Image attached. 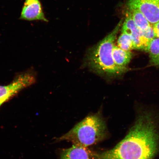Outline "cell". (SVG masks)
<instances>
[{
	"label": "cell",
	"instance_id": "cell-1",
	"mask_svg": "<svg viewBox=\"0 0 159 159\" xmlns=\"http://www.w3.org/2000/svg\"><path fill=\"white\" fill-rule=\"evenodd\" d=\"M159 134L153 117L140 115L128 135L111 150L93 152V159H152L158 150Z\"/></svg>",
	"mask_w": 159,
	"mask_h": 159
},
{
	"label": "cell",
	"instance_id": "cell-2",
	"mask_svg": "<svg viewBox=\"0 0 159 159\" xmlns=\"http://www.w3.org/2000/svg\"><path fill=\"white\" fill-rule=\"evenodd\" d=\"M107 134L106 123L97 113L87 117L58 139L87 148L102 140Z\"/></svg>",
	"mask_w": 159,
	"mask_h": 159
},
{
	"label": "cell",
	"instance_id": "cell-3",
	"mask_svg": "<svg viewBox=\"0 0 159 159\" xmlns=\"http://www.w3.org/2000/svg\"><path fill=\"white\" fill-rule=\"evenodd\" d=\"M121 20L115 28L89 52V64L91 69L101 74L116 75L122 73L115 65L112 57L113 48L117 35L122 26Z\"/></svg>",
	"mask_w": 159,
	"mask_h": 159
},
{
	"label": "cell",
	"instance_id": "cell-4",
	"mask_svg": "<svg viewBox=\"0 0 159 159\" xmlns=\"http://www.w3.org/2000/svg\"><path fill=\"white\" fill-rule=\"evenodd\" d=\"M35 74L29 71L17 75L8 85L0 86V107L19 91L34 84Z\"/></svg>",
	"mask_w": 159,
	"mask_h": 159
},
{
	"label": "cell",
	"instance_id": "cell-5",
	"mask_svg": "<svg viewBox=\"0 0 159 159\" xmlns=\"http://www.w3.org/2000/svg\"><path fill=\"white\" fill-rule=\"evenodd\" d=\"M129 9L139 10L151 25L159 22V0H129Z\"/></svg>",
	"mask_w": 159,
	"mask_h": 159
},
{
	"label": "cell",
	"instance_id": "cell-6",
	"mask_svg": "<svg viewBox=\"0 0 159 159\" xmlns=\"http://www.w3.org/2000/svg\"><path fill=\"white\" fill-rule=\"evenodd\" d=\"M20 19L27 21H48L45 16L39 0H26Z\"/></svg>",
	"mask_w": 159,
	"mask_h": 159
},
{
	"label": "cell",
	"instance_id": "cell-7",
	"mask_svg": "<svg viewBox=\"0 0 159 159\" xmlns=\"http://www.w3.org/2000/svg\"><path fill=\"white\" fill-rule=\"evenodd\" d=\"M122 32L130 36L134 43V49H143L142 31L138 28L129 13L122 25Z\"/></svg>",
	"mask_w": 159,
	"mask_h": 159
},
{
	"label": "cell",
	"instance_id": "cell-8",
	"mask_svg": "<svg viewBox=\"0 0 159 159\" xmlns=\"http://www.w3.org/2000/svg\"><path fill=\"white\" fill-rule=\"evenodd\" d=\"M93 153L87 148L74 144L62 151L61 159H93Z\"/></svg>",
	"mask_w": 159,
	"mask_h": 159
},
{
	"label": "cell",
	"instance_id": "cell-9",
	"mask_svg": "<svg viewBox=\"0 0 159 159\" xmlns=\"http://www.w3.org/2000/svg\"><path fill=\"white\" fill-rule=\"evenodd\" d=\"M130 51L124 50L116 45L114 46L112 51V57L117 67L123 72L132 58Z\"/></svg>",
	"mask_w": 159,
	"mask_h": 159
},
{
	"label": "cell",
	"instance_id": "cell-10",
	"mask_svg": "<svg viewBox=\"0 0 159 159\" xmlns=\"http://www.w3.org/2000/svg\"><path fill=\"white\" fill-rule=\"evenodd\" d=\"M130 9V13L133 20L141 31L146 30L152 25L139 10L134 9Z\"/></svg>",
	"mask_w": 159,
	"mask_h": 159
},
{
	"label": "cell",
	"instance_id": "cell-11",
	"mask_svg": "<svg viewBox=\"0 0 159 159\" xmlns=\"http://www.w3.org/2000/svg\"><path fill=\"white\" fill-rule=\"evenodd\" d=\"M146 51L149 53L151 62L153 64L159 66V38L152 40Z\"/></svg>",
	"mask_w": 159,
	"mask_h": 159
},
{
	"label": "cell",
	"instance_id": "cell-12",
	"mask_svg": "<svg viewBox=\"0 0 159 159\" xmlns=\"http://www.w3.org/2000/svg\"><path fill=\"white\" fill-rule=\"evenodd\" d=\"M118 46L126 51L134 49V43L132 38L126 33L122 32L118 40Z\"/></svg>",
	"mask_w": 159,
	"mask_h": 159
},
{
	"label": "cell",
	"instance_id": "cell-13",
	"mask_svg": "<svg viewBox=\"0 0 159 159\" xmlns=\"http://www.w3.org/2000/svg\"><path fill=\"white\" fill-rule=\"evenodd\" d=\"M153 28L156 38H159V22L153 25Z\"/></svg>",
	"mask_w": 159,
	"mask_h": 159
}]
</instances>
